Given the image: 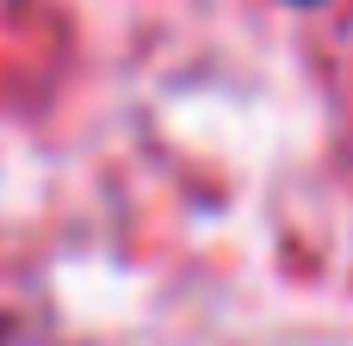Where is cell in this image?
I'll list each match as a JSON object with an SVG mask.
<instances>
[{
	"label": "cell",
	"mask_w": 353,
	"mask_h": 346,
	"mask_svg": "<svg viewBox=\"0 0 353 346\" xmlns=\"http://www.w3.org/2000/svg\"><path fill=\"white\" fill-rule=\"evenodd\" d=\"M298 6H316V0H298Z\"/></svg>",
	"instance_id": "cell-1"
}]
</instances>
